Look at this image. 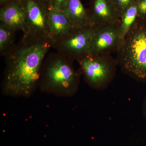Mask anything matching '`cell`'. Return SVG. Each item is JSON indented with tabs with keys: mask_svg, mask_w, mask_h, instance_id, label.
Listing matches in <instances>:
<instances>
[{
	"mask_svg": "<svg viewBox=\"0 0 146 146\" xmlns=\"http://www.w3.org/2000/svg\"><path fill=\"white\" fill-rule=\"evenodd\" d=\"M62 10L74 28L95 27L81 0H68Z\"/></svg>",
	"mask_w": 146,
	"mask_h": 146,
	"instance_id": "10",
	"label": "cell"
},
{
	"mask_svg": "<svg viewBox=\"0 0 146 146\" xmlns=\"http://www.w3.org/2000/svg\"><path fill=\"white\" fill-rule=\"evenodd\" d=\"M39 1H42V2L44 3L46 5L48 6L50 5L52 1V0H39Z\"/></svg>",
	"mask_w": 146,
	"mask_h": 146,
	"instance_id": "18",
	"label": "cell"
},
{
	"mask_svg": "<svg viewBox=\"0 0 146 146\" xmlns=\"http://www.w3.org/2000/svg\"><path fill=\"white\" fill-rule=\"evenodd\" d=\"M138 18L136 1L123 13L120 18L119 32L121 42L126 35Z\"/></svg>",
	"mask_w": 146,
	"mask_h": 146,
	"instance_id": "13",
	"label": "cell"
},
{
	"mask_svg": "<svg viewBox=\"0 0 146 146\" xmlns=\"http://www.w3.org/2000/svg\"><path fill=\"white\" fill-rule=\"evenodd\" d=\"M16 31L0 23V54L5 56L16 46Z\"/></svg>",
	"mask_w": 146,
	"mask_h": 146,
	"instance_id": "12",
	"label": "cell"
},
{
	"mask_svg": "<svg viewBox=\"0 0 146 146\" xmlns=\"http://www.w3.org/2000/svg\"><path fill=\"white\" fill-rule=\"evenodd\" d=\"M116 58L122 72L146 82V22L137 19L123 39Z\"/></svg>",
	"mask_w": 146,
	"mask_h": 146,
	"instance_id": "3",
	"label": "cell"
},
{
	"mask_svg": "<svg viewBox=\"0 0 146 146\" xmlns=\"http://www.w3.org/2000/svg\"><path fill=\"white\" fill-rule=\"evenodd\" d=\"M143 113L144 117L146 121V95L144 100L143 104Z\"/></svg>",
	"mask_w": 146,
	"mask_h": 146,
	"instance_id": "17",
	"label": "cell"
},
{
	"mask_svg": "<svg viewBox=\"0 0 146 146\" xmlns=\"http://www.w3.org/2000/svg\"><path fill=\"white\" fill-rule=\"evenodd\" d=\"M95 27L72 28L56 41L52 47L57 52L74 62L90 53L91 42Z\"/></svg>",
	"mask_w": 146,
	"mask_h": 146,
	"instance_id": "5",
	"label": "cell"
},
{
	"mask_svg": "<svg viewBox=\"0 0 146 146\" xmlns=\"http://www.w3.org/2000/svg\"><path fill=\"white\" fill-rule=\"evenodd\" d=\"M138 18L146 22V0H136Z\"/></svg>",
	"mask_w": 146,
	"mask_h": 146,
	"instance_id": "15",
	"label": "cell"
},
{
	"mask_svg": "<svg viewBox=\"0 0 146 146\" xmlns=\"http://www.w3.org/2000/svg\"><path fill=\"white\" fill-rule=\"evenodd\" d=\"M13 1V0H0V3L1 4L4 5L7 3L11 1Z\"/></svg>",
	"mask_w": 146,
	"mask_h": 146,
	"instance_id": "19",
	"label": "cell"
},
{
	"mask_svg": "<svg viewBox=\"0 0 146 146\" xmlns=\"http://www.w3.org/2000/svg\"><path fill=\"white\" fill-rule=\"evenodd\" d=\"M27 14L23 0H13L2 7L0 21L11 28L26 32Z\"/></svg>",
	"mask_w": 146,
	"mask_h": 146,
	"instance_id": "8",
	"label": "cell"
},
{
	"mask_svg": "<svg viewBox=\"0 0 146 146\" xmlns=\"http://www.w3.org/2000/svg\"><path fill=\"white\" fill-rule=\"evenodd\" d=\"M68 0H52L50 5L62 10Z\"/></svg>",
	"mask_w": 146,
	"mask_h": 146,
	"instance_id": "16",
	"label": "cell"
},
{
	"mask_svg": "<svg viewBox=\"0 0 146 146\" xmlns=\"http://www.w3.org/2000/svg\"><path fill=\"white\" fill-rule=\"evenodd\" d=\"M48 10L49 39L52 45L74 28L63 10L50 5Z\"/></svg>",
	"mask_w": 146,
	"mask_h": 146,
	"instance_id": "11",
	"label": "cell"
},
{
	"mask_svg": "<svg viewBox=\"0 0 146 146\" xmlns=\"http://www.w3.org/2000/svg\"><path fill=\"white\" fill-rule=\"evenodd\" d=\"M73 63L57 52L47 55L39 80L40 91L58 96L74 95L78 90L81 74L76 71Z\"/></svg>",
	"mask_w": 146,
	"mask_h": 146,
	"instance_id": "2",
	"label": "cell"
},
{
	"mask_svg": "<svg viewBox=\"0 0 146 146\" xmlns=\"http://www.w3.org/2000/svg\"><path fill=\"white\" fill-rule=\"evenodd\" d=\"M95 27L120 23V17L112 0H92L89 12Z\"/></svg>",
	"mask_w": 146,
	"mask_h": 146,
	"instance_id": "9",
	"label": "cell"
},
{
	"mask_svg": "<svg viewBox=\"0 0 146 146\" xmlns=\"http://www.w3.org/2000/svg\"><path fill=\"white\" fill-rule=\"evenodd\" d=\"M136 0H112L113 3L120 18L123 13L131 6L136 1Z\"/></svg>",
	"mask_w": 146,
	"mask_h": 146,
	"instance_id": "14",
	"label": "cell"
},
{
	"mask_svg": "<svg viewBox=\"0 0 146 146\" xmlns=\"http://www.w3.org/2000/svg\"><path fill=\"white\" fill-rule=\"evenodd\" d=\"M52 47L49 40L22 36L5 58L2 92L5 96L30 97L38 88L42 65Z\"/></svg>",
	"mask_w": 146,
	"mask_h": 146,
	"instance_id": "1",
	"label": "cell"
},
{
	"mask_svg": "<svg viewBox=\"0 0 146 146\" xmlns=\"http://www.w3.org/2000/svg\"><path fill=\"white\" fill-rule=\"evenodd\" d=\"M26 11V32L23 36L49 40L48 6L39 0H23Z\"/></svg>",
	"mask_w": 146,
	"mask_h": 146,
	"instance_id": "6",
	"label": "cell"
},
{
	"mask_svg": "<svg viewBox=\"0 0 146 146\" xmlns=\"http://www.w3.org/2000/svg\"><path fill=\"white\" fill-rule=\"evenodd\" d=\"M77 62L85 82L96 90L107 88L116 75L118 64L111 55L89 53Z\"/></svg>",
	"mask_w": 146,
	"mask_h": 146,
	"instance_id": "4",
	"label": "cell"
},
{
	"mask_svg": "<svg viewBox=\"0 0 146 146\" xmlns=\"http://www.w3.org/2000/svg\"><path fill=\"white\" fill-rule=\"evenodd\" d=\"M120 23L95 27L90 47V53L111 55L117 52L121 44Z\"/></svg>",
	"mask_w": 146,
	"mask_h": 146,
	"instance_id": "7",
	"label": "cell"
}]
</instances>
